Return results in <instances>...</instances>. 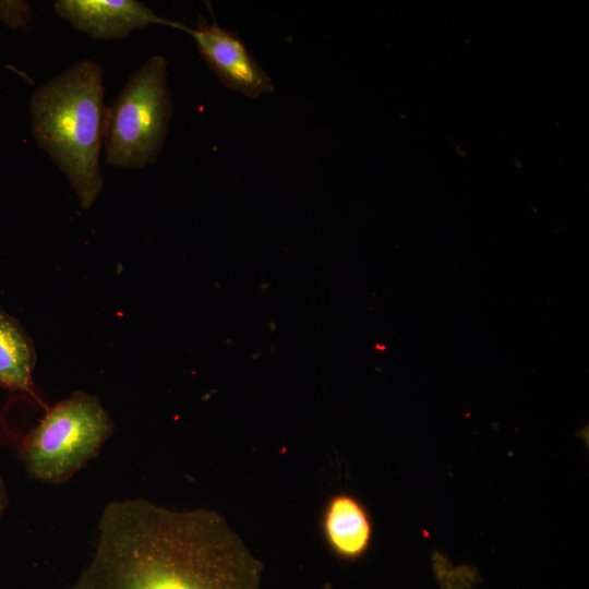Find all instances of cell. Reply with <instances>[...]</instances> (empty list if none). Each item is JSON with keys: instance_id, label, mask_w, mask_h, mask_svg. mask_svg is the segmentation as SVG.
Instances as JSON below:
<instances>
[{"instance_id": "5", "label": "cell", "mask_w": 589, "mask_h": 589, "mask_svg": "<svg viewBox=\"0 0 589 589\" xmlns=\"http://www.w3.org/2000/svg\"><path fill=\"white\" fill-rule=\"evenodd\" d=\"M188 34L208 69L226 87L251 99L274 92L272 79L236 33L201 17Z\"/></svg>"}, {"instance_id": "1", "label": "cell", "mask_w": 589, "mask_h": 589, "mask_svg": "<svg viewBox=\"0 0 589 589\" xmlns=\"http://www.w3.org/2000/svg\"><path fill=\"white\" fill-rule=\"evenodd\" d=\"M264 564L216 510L111 501L94 555L68 589H260Z\"/></svg>"}, {"instance_id": "8", "label": "cell", "mask_w": 589, "mask_h": 589, "mask_svg": "<svg viewBox=\"0 0 589 589\" xmlns=\"http://www.w3.org/2000/svg\"><path fill=\"white\" fill-rule=\"evenodd\" d=\"M33 342L19 322L0 310V385L33 393L35 366Z\"/></svg>"}, {"instance_id": "3", "label": "cell", "mask_w": 589, "mask_h": 589, "mask_svg": "<svg viewBox=\"0 0 589 589\" xmlns=\"http://www.w3.org/2000/svg\"><path fill=\"white\" fill-rule=\"evenodd\" d=\"M167 74V60L158 55L151 57L129 77L107 108L104 136L107 164L140 169L157 159L172 115Z\"/></svg>"}, {"instance_id": "6", "label": "cell", "mask_w": 589, "mask_h": 589, "mask_svg": "<svg viewBox=\"0 0 589 589\" xmlns=\"http://www.w3.org/2000/svg\"><path fill=\"white\" fill-rule=\"evenodd\" d=\"M55 10L75 29L99 40L122 39L148 25L189 31L179 22L158 16L137 0H58Z\"/></svg>"}, {"instance_id": "2", "label": "cell", "mask_w": 589, "mask_h": 589, "mask_svg": "<svg viewBox=\"0 0 589 589\" xmlns=\"http://www.w3.org/2000/svg\"><path fill=\"white\" fill-rule=\"evenodd\" d=\"M104 94L100 65L85 59L43 84L31 99L33 136L67 176L84 209L93 206L104 185Z\"/></svg>"}, {"instance_id": "9", "label": "cell", "mask_w": 589, "mask_h": 589, "mask_svg": "<svg viewBox=\"0 0 589 589\" xmlns=\"http://www.w3.org/2000/svg\"><path fill=\"white\" fill-rule=\"evenodd\" d=\"M5 504H7V493H5V488H4L2 478L0 477V517L3 513Z\"/></svg>"}, {"instance_id": "4", "label": "cell", "mask_w": 589, "mask_h": 589, "mask_svg": "<svg viewBox=\"0 0 589 589\" xmlns=\"http://www.w3.org/2000/svg\"><path fill=\"white\" fill-rule=\"evenodd\" d=\"M111 431L100 401L77 392L51 407L27 435L22 447L26 470L37 480L62 482L99 450Z\"/></svg>"}, {"instance_id": "7", "label": "cell", "mask_w": 589, "mask_h": 589, "mask_svg": "<svg viewBox=\"0 0 589 589\" xmlns=\"http://www.w3.org/2000/svg\"><path fill=\"white\" fill-rule=\"evenodd\" d=\"M324 539L332 552L347 561L362 557L373 538V525L364 505L354 496L337 493L330 496L322 516Z\"/></svg>"}]
</instances>
